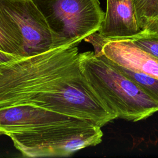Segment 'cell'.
<instances>
[{
	"label": "cell",
	"mask_w": 158,
	"mask_h": 158,
	"mask_svg": "<svg viewBox=\"0 0 158 158\" xmlns=\"http://www.w3.org/2000/svg\"><path fill=\"white\" fill-rule=\"evenodd\" d=\"M133 1H135V0H133Z\"/></svg>",
	"instance_id": "cell-16"
},
{
	"label": "cell",
	"mask_w": 158,
	"mask_h": 158,
	"mask_svg": "<svg viewBox=\"0 0 158 158\" xmlns=\"http://www.w3.org/2000/svg\"><path fill=\"white\" fill-rule=\"evenodd\" d=\"M133 0H107L99 34L107 39L128 37L141 31Z\"/></svg>",
	"instance_id": "cell-8"
},
{
	"label": "cell",
	"mask_w": 158,
	"mask_h": 158,
	"mask_svg": "<svg viewBox=\"0 0 158 158\" xmlns=\"http://www.w3.org/2000/svg\"><path fill=\"white\" fill-rule=\"evenodd\" d=\"M81 70L93 91L117 118L133 122L158 111V102L101 53H80Z\"/></svg>",
	"instance_id": "cell-2"
},
{
	"label": "cell",
	"mask_w": 158,
	"mask_h": 158,
	"mask_svg": "<svg viewBox=\"0 0 158 158\" xmlns=\"http://www.w3.org/2000/svg\"><path fill=\"white\" fill-rule=\"evenodd\" d=\"M112 62L131 71L158 78V59L124 38L107 39L95 32L85 39Z\"/></svg>",
	"instance_id": "cell-6"
},
{
	"label": "cell",
	"mask_w": 158,
	"mask_h": 158,
	"mask_svg": "<svg viewBox=\"0 0 158 158\" xmlns=\"http://www.w3.org/2000/svg\"><path fill=\"white\" fill-rule=\"evenodd\" d=\"M158 59V33L143 30L137 34L125 38Z\"/></svg>",
	"instance_id": "cell-11"
},
{
	"label": "cell",
	"mask_w": 158,
	"mask_h": 158,
	"mask_svg": "<svg viewBox=\"0 0 158 158\" xmlns=\"http://www.w3.org/2000/svg\"><path fill=\"white\" fill-rule=\"evenodd\" d=\"M101 128L91 121L80 119L7 136L24 157H65L99 144L103 136Z\"/></svg>",
	"instance_id": "cell-3"
},
{
	"label": "cell",
	"mask_w": 158,
	"mask_h": 158,
	"mask_svg": "<svg viewBox=\"0 0 158 158\" xmlns=\"http://www.w3.org/2000/svg\"><path fill=\"white\" fill-rule=\"evenodd\" d=\"M22 57H24L18 56V55L12 54L0 50V64L12 60L20 59Z\"/></svg>",
	"instance_id": "cell-13"
},
{
	"label": "cell",
	"mask_w": 158,
	"mask_h": 158,
	"mask_svg": "<svg viewBox=\"0 0 158 158\" xmlns=\"http://www.w3.org/2000/svg\"><path fill=\"white\" fill-rule=\"evenodd\" d=\"M112 62L120 72L135 82L146 93L158 102V78L144 73L131 71L113 62Z\"/></svg>",
	"instance_id": "cell-10"
},
{
	"label": "cell",
	"mask_w": 158,
	"mask_h": 158,
	"mask_svg": "<svg viewBox=\"0 0 158 158\" xmlns=\"http://www.w3.org/2000/svg\"><path fill=\"white\" fill-rule=\"evenodd\" d=\"M138 25L141 30L158 15V0H135L134 1Z\"/></svg>",
	"instance_id": "cell-12"
},
{
	"label": "cell",
	"mask_w": 158,
	"mask_h": 158,
	"mask_svg": "<svg viewBox=\"0 0 158 158\" xmlns=\"http://www.w3.org/2000/svg\"><path fill=\"white\" fill-rule=\"evenodd\" d=\"M46 20L56 48L80 43L98 31L105 12L99 0H32Z\"/></svg>",
	"instance_id": "cell-4"
},
{
	"label": "cell",
	"mask_w": 158,
	"mask_h": 158,
	"mask_svg": "<svg viewBox=\"0 0 158 158\" xmlns=\"http://www.w3.org/2000/svg\"><path fill=\"white\" fill-rule=\"evenodd\" d=\"M73 43L0 64V108L30 105L91 121L115 118L93 91Z\"/></svg>",
	"instance_id": "cell-1"
},
{
	"label": "cell",
	"mask_w": 158,
	"mask_h": 158,
	"mask_svg": "<svg viewBox=\"0 0 158 158\" xmlns=\"http://www.w3.org/2000/svg\"><path fill=\"white\" fill-rule=\"evenodd\" d=\"M0 135H3V134H2V132L1 131H0Z\"/></svg>",
	"instance_id": "cell-15"
},
{
	"label": "cell",
	"mask_w": 158,
	"mask_h": 158,
	"mask_svg": "<svg viewBox=\"0 0 158 158\" xmlns=\"http://www.w3.org/2000/svg\"><path fill=\"white\" fill-rule=\"evenodd\" d=\"M0 6L20 31L25 57L56 48L53 33L44 17L32 0H0Z\"/></svg>",
	"instance_id": "cell-5"
},
{
	"label": "cell",
	"mask_w": 158,
	"mask_h": 158,
	"mask_svg": "<svg viewBox=\"0 0 158 158\" xmlns=\"http://www.w3.org/2000/svg\"><path fill=\"white\" fill-rule=\"evenodd\" d=\"M80 119L82 118L30 105L12 106L0 108V131L3 135H7Z\"/></svg>",
	"instance_id": "cell-7"
},
{
	"label": "cell",
	"mask_w": 158,
	"mask_h": 158,
	"mask_svg": "<svg viewBox=\"0 0 158 158\" xmlns=\"http://www.w3.org/2000/svg\"><path fill=\"white\" fill-rule=\"evenodd\" d=\"M143 30L152 32L158 33V15L151 20L144 27Z\"/></svg>",
	"instance_id": "cell-14"
},
{
	"label": "cell",
	"mask_w": 158,
	"mask_h": 158,
	"mask_svg": "<svg viewBox=\"0 0 158 158\" xmlns=\"http://www.w3.org/2000/svg\"><path fill=\"white\" fill-rule=\"evenodd\" d=\"M0 50L25 57L23 41L20 31L14 21L1 6Z\"/></svg>",
	"instance_id": "cell-9"
}]
</instances>
